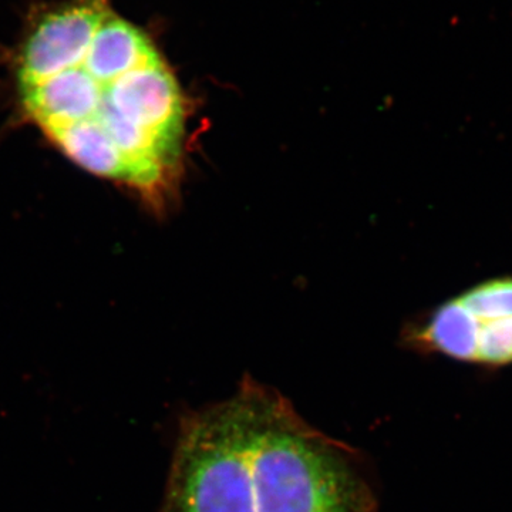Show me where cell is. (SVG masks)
I'll return each instance as SVG.
<instances>
[{
  "instance_id": "obj_1",
  "label": "cell",
  "mask_w": 512,
  "mask_h": 512,
  "mask_svg": "<svg viewBox=\"0 0 512 512\" xmlns=\"http://www.w3.org/2000/svg\"><path fill=\"white\" fill-rule=\"evenodd\" d=\"M365 457L245 377L184 414L160 512H377Z\"/></svg>"
},
{
  "instance_id": "obj_2",
  "label": "cell",
  "mask_w": 512,
  "mask_h": 512,
  "mask_svg": "<svg viewBox=\"0 0 512 512\" xmlns=\"http://www.w3.org/2000/svg\"><path fill=\"white\" fill-rule=\"evenodd\" d=\"M410 349L485 367L512 365V315L476 318L456 301L444 302L404 330Z\"/></svg>"
}]
</instances>
